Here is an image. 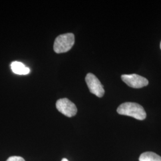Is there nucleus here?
Segmentation results:
<instances>
[{
    "label": "nucleus",
    "mask_w": 161,
    "mask_h": 161,
    "mask_svg": "<svg viewBox=\"0 0 161 161\" xmlns=\"http://www.w3.org/2000/svg\"><path fill=\"white\" fill-rule=\"evenodd\" d=\"M117 112L120 115L131 116L138 120H144L146 118L144 108L136 103L125 102L121 104L117 109Z\"/></svg>",
    "instance_id": "f257e3e1"
},
{
    "label": "nucleus",
    "mask_w": 161,
    "mask_h": 161,
    "mask_svg": "<svg viewBox=\"0 0 161 161\" xmlns=\"http://www.w3.org/2000/svg\"><path fill=\"white\" fill-rule=\"evenodd\" d=\"M75 43V36L72 33L58 35L54 43V51L63 53L69 51Z\"/></svg>",
    "instance_id": "f03ea898"
},
{
    "label": "nucleus",
    "mask_w": 161,
    "mask_h": 161,
    "mask_svg": "<svg viewBox=\"0 0 161 161\" xmlns=\"http://www.w3.org/2000/svg\"><path fill=\"white\" fill-rule=\"evenodd\" d=\"M86 85L90 92L98 97H102L104 94L103 86L97 78L92 74L89 73L86 77Z\"/></svg>",
    "instance_id": "7ed1b4c3"
},
{
    "label": "nucleus",
    "mask_w": 161,
    "mask_h": 161,
    "mask_svg": "<svg viewBox=\"0 0 161 161\" xmlns=\"http://www.w3.org/2000/svg\"><path fill=\"white\" fill-rule=\"evenodd\" d=\"M121 79L127 86L133 88H141L149 84V81L146 78L137 74L122 75Z\"/></svg>",
    "instance_id": "20e7f679"
},
{
    "label": "nucleus",
    "mask_w": 161,
    "mask_h": 161,
    "mask_svg": "<svg viewBox=\"0 0 161 161\" xmlns=\"http://www.w3.org/2000/svg\"><path fill=\"white\" fill-rule=\"evenodd\" d=\"M56 108L60 113L69 118L75 116L77 113V108L75 104L66 98L58 100Z\"/></svg>",
    "instance_id": "39448f33"
},
{
    "label": "nucleus",
    "mask_w": 161,
    "mask_h": 161,
    "mask_svg": "<svg viewBox=\"0 0 161 161\" xmlns=\"http://www.w3.org/2000/svg\"><path fill=\"white\" fill-rule=\"evenodd\" d=\"M11 68L13 73L17 75H27L30 72L29 68L26 67L24 64L19 62H12Z\"/></svg>",
    "instance_id": "423d86ee"
},
{
    "label": "nucleus",
    "mask_w": 161,
    "mask_h": 161,
    "mask_svg": "<svg viewBox=\"0 0 161 161\" xmlns=\"http://www.w3.org/2000/svg\"><path fill=\"white\" fill-rule=\"evenodd\" d=\"M139 161H161V157L154 152H147L140 156Z\"/></svg>",
    "instance_id": "0eeeda50"
},
{
    "label": "nucleus",
    "mask_w": 161,
    "mask_h": 161,
    "mask_svg": "<svg viewBox=\"0 0 161 161\" xmlns=\"http://www.w3.org/2000/svg\"><path fill=\"white\" fill-rule=\"evenodd\" d=\"M6 161H25V160L20 156H13L8 158Z\"/></svg>",
    "instance_id": "6e6552de"
},
{
    "label": "nucleus",
    "mask_w": 161,
    "mask_h": 161,
    "mask_svg": "<svg viewBox=\"0 0 161 161\" xmlns=\"http://www.w3.org/2000/svg\"><path fill=\"white\" fill-rule=\"evenodd\" d=\"M62 161H69L67 159H66V158H64L62 160Z\"/></svg>",
    "instance_id": "1a4fd4ad"
},
{
    "label": "nucleus",
    "mask_w": 161,
    "mask_h": 161,
    "mask_svg": "<svg viewBox=\"0 0 161 161\" xmlns=\"http://www.w3.org/2000/svg\"><path fill=\"white\" fill-rule=\"evenodd\" d=\"M160 48H161V44H160Z\"/></svg>",
    "instance_id": "9d476101"
}]
</instances>
